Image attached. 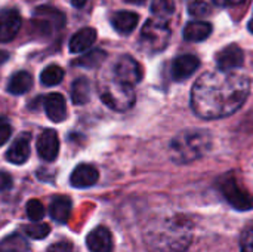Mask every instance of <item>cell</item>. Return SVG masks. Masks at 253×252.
<instances>
[{"label": "cell", "instance_id": "4316f807", "mask_svg": "<svg viewBox=\"0 0 253 252\" xmlns=\"http://www.w3.org/2000/svg\"><path fill=\"white\" fill-rule=\"evenodd\" d=\"M24 233L31 238L42 241L50 233V227L47 224H33V226H24Z\"/></svg>", "mask_w": 253, "mask_h": 252}, {"label": "cell", "instance_id": "f1b7e54d", "mask_svg": "<svg viewBox=\"0 0 253 252\" xmlns=\"http://www.w3.org/2000/svg\"><path fill=\"white\" fill-rule=\"evenodd\" d=\"M188 13L193 18H205L211 13V6L203 0H194L188 4Z\"/></svg>", "mask_w": 253, "mask_h": 252}, {"label": "cell", "instance_id": "8d00e7d4", "mask_svg": "<svg viewBox=\"0 0 253 252\" xmlns=\"http://www.w3.org/2000/svg\"><path fill=\"white\" fill-rule=\"evenodd\" d=\"M127 3H132V4H142L145 3V0H126Z\"/></svg>", "mask_w": 253, "mask_h": 252}, {"label": "cell", "instance_id": "7c38bea8", "mask_svg": "<svg viewBox=\"0 0 253 252\" xmlns=\"http://www.w3.org/2000/svg\"><path fill=\"white\" fill-rule=\"evenodd\" d=\"M86 247L90 252H111L113 236L107 227H96L86 238Z\"/></svg>", "mask_w": 253, "mask_h": 252}, {"label": "cell", "instance_id": "7402d4cb", "mask_svg": "<svg viewBox=\"0 0 253 252\" xmlns=\"http://www.w3.org/2000/svg\"><path fill=\"white\" fill-rule=\"evenodd\" d=\"M224 193H225L227 199L231 202V205H237L240 209H248V208L252 206V203H251V201L248 199V196H245V195L240 193V189L236 186V183H234L233 180L228 181V183L224 186Z\"/></svg>", "mask_w": 253, "mask_h": 252}, {"label": "cell", "instance_id": "f546056e", "mask_svg": "<svg viewBox=\"0 0 253 252\" xmlns=\"http://www.w3.org/2000/svg\"><path fill=\"white\" fill-rule=\"evenodd\" d=\"M240 250H242V252H253V223L249 224L242 233Z\"/></svg>", "mask_w": 253, "mask_h": 252}, {"label": "cell", "instance_id": "9c48e42d", "mask_svg": "<svg viewBox=\"0 0 253 252\" xmlns=\"http://www.w3.org/2000/svg\"><path fill=\"white\" fill-rule=\"evenodd\" d=\"M199 67H200V59L196 55H191V53L179 55L172 62V68H170L172 79L176 82L187 80L197 71Z\"/></svg>", "mask_w": 253, "mask_h": 252}, {"label": "cell", "instance_id": "1f68e13d", "mask_svg": "<svg viewBox=\"0 0 253 252\" xmlns=\"http://www.w3.org/2000/svg\"><path fill=\"white\" fill-rule=\"evenodd\" d=\"M10 135H12V128H10V125H7V123L0 125V147H1L3 144L7 143V140L10 138Z\"/></svg>", "mask_w": 253, "mask_h": 252}, {"label": "cell", "instance_id": "e575fe53", "mask_svg": "<svg viewBox=\"0 0 253 252\" xmlns=\"http://www.w3.org/2000/svg\"><path fill=\"white\" fill-rule=\"evenodd\" d=\"M7 59H9V53L6 50H0V65L4 64Z\"/></svg>", "mask_w": 253, "mask_h": 252}, {"label": "cell", "instance_id": "3957f363", "mask_svg": "<svg viewBox=\"0 0 253 252\" xmlns=\"http://www.w3.org/2000/svg\"><path fill=\"white\" fill-rule=\"evenodd\" d=\"M213 144L212 134L206 129H185L176 134L169 144L170 159L178 165L193 163L206 156Z\"/></svg>", "mask_w": 253, "mask_h": 252}, {"label": "cell", "instance_id": "4dcf8cb0", "mask_svg": "<svg viewBox=\"0 0 253 252\" xmlns=\"http://www.w3.org/2000/svg\"><path fill=\"white\" fill-rule=\"evenodd\" d=\"M47 252H76L74 251V247L73 244H70L68 241H61V242H56L53 245L49 247Z\"/></svg>", "mask_w": 253, "mask_h": 252}, {"label": "cell", "instance_id": "2e32d148", "mask_svg": "<svg viewBox=\"0 0 253 252\" xmlns=\"http://www.w3.org/2000/svg\"><path fill=\"white\" fill-rule=\"evenodd\" d=\"M71 208H73V202L70 198L55 196L49 205V214H50L53 221L64 224L68 221V218L71 215Z\"/></svg>", "mask_w": 253, "mask_h": 252}, {"label": "cell", "instance_id": "d6986e66", "mask_svg": "<svg viewBox=\"0 0 253 252\" xmlns=\"http://www.w3.org/2000/svg\"><path fill=\"white\" fill-rule=\"evenodd\" d=\"M138 21L139 16L135 12H129V10H122L111 16V24L114 30L120 34H130L138 25Z\"/></svg>", "mask_w": 253, "mask_h": 252}, {"label": "cell", "instance_id": "d6a6232c", "mask_svg": "<svg viewBox=\"0 0 253 252\" xmlns=\"http://www.w3.org/2000/svg\"><path fill=\"white\" fill-rule=\"evenodd\" d=\"M12 177L6 172H0V192H6L12 187Z\"/></svg>", "mask_w": 253, "mask_h": 252}, {"label": "cell", "instance_id": "ffe728a7", "mask_svg": "<svg viewBox=\"0 0 253 252\" xmlns=\"http://www.w3.org/2000/svg\"><path fill=\"white\" fill-rule=\"evenodd\" d=\"M33 88V76L28 71H18L15 73L7 83V92L12 95H22L27 94Z\"/></svg>", "mask_w": 253, "mask_h": 252}, {"label": "cell", "instance_id": "4fadbf2b", "mask_svg": "<svg viewBox=\"0 0 253 252\" xmlns=\"http://www.w3.org/2000/svg\"><path fill=\"white\" fill-rule=\"evenodd\" d=\"M31 153V147H30V135H21L18 137L13 144L7 149L6 151V160L13 163V165H22L28 160Z\"/></svg>", "mask_w": 253, "mask_h": 252}, {"label": "cell", "instance_id": "ba28073f", "mask_svg": "<svg viewBox=\"0 0 253 252\" xmlns=\"http://www.w3.org/2000/svg\"><path fill=\"white\" fill-rule=\"evenodd\" d=\"M245 62V53L237 45H228L216 53V64L219 71L231 73L237 70Z\"/></svg>", "mask_w": 253, "mask_h": 252}, {"label": "cell", "instance_id": "277c9868", "mask_svg": "<svg viewBox=\"0 0 253 252\" xmlns=\"http://www.w3.org/2000/svg\"><path fill=\"white\" fill-rule=\"evenodd\" d=\"M101 101L114 111H126L135 104L133 88L116 79L108 80L99 88Z\"/></svg>", "mask_w": 253, "mask_h": 252}, {"label": "cell", "instance_id": "30bf717a", "mask_svg": "<svg viewBox=\"0 0 253 252\" xmlns=\"http://www.w3.org/2000/svg\"><path fill=\"white\" fill-rule=\"evenodd\" d=\"M37 153L46 162H53L59 153V138L56 131L46 129L37 140Z\"/></svg>", "mask_w": 253, "mask_h": 252}, {"label": "cell", "instance_id": "cb8c5ba5", "mask_svg": "<svg viewBox=\"0 0 253 252\" xmlns=\"http://www.w3.org/2000/svg\"><path fill=\"white\" fill-rule=\"evenodd\" d=\"M30 245L21 235H10L0 241V252H28Z\"/></svg>", "mask_w": 253, "mask_h": 252}, {"label": "cell", "instance_id": "603a6c76", "mask_svg": "<svg viewBox=\"0 0 253 252\" xmlns=\"http://www.w3.org/2000/svg\"><path fill=\"white\" fill-rule=\"evenodd\" d=\"M107 58V53L101 49H95L90 50L84 55H82L80 58L73 61V65L76 67H84V68H95L98 65H101L104 62V59Z\"/></svg>", "mask_w": 253, "mask_h": 252}, {"label": "cell", "instance_id": "5bb4252c", "mask_svg": "<svg viewBox=\"0 0 253 252\" xmlns=\"http://www.w3.org/2000/svg\"><path fill=\"white\" fill-rule=\"evenodd\" d=\"M21 16L16 10H4L0 13V42L12 40L21 28Z\"/></svg>", "mask_w": 253, "mask_h": 252}, {"label": "cell", "instance_id": "8fae6325", "mask_svg": "<svg viewBox=\"0 0 253 252\" xmlns=\"http://www.w3.org/2000/svg\"><path fill=\"white\" fill-rule=\"evenodd\" d=\"M99 172L93 165L89 163H82L77 165L70 177V183L76 189H87L92 187L98 183Z\"/></svg>", "mask_w": 253, "mask_h": 252}, {"label": "cell", "instance_id": "8992f818", "mask_svg": "<svg viewBox=\"0 0 253 252\" xmlns=\"http://www.w3.org/2000/svg\"><path fill=\"white\" fill-rule=\"evenodd\" d=\"M65 22V16L62 12L50 7V6H40L33 15V24L37 27L39 31L49 34L53 30H59Z\"/></svg>", "mask_w": 253, "mask_h": 252}, {"label": "cell", "instance_id": "484cf974", "mask_svg": "<svg viewBox=\"0 0 253 252\" xmlns=\"http://www.w3.org/2000/svg\"><path fill=\"white\" fill-rule=\"evenodd\" d=\"M151 12L159 18L166 21L175 12V0H153Z\"/></svg>", "mask_w": 253, "mask_h": 252}, {"label": "cell", "instance_id": "5b68a950", "mask_svg": "<svg viewBox=\"0 0 253 252\" xmlns=\"http://www.w3.org/2000/svg\"><path fill=\"white\" fill-rule=\"evenodd\" d=\"M172 31L163 19H148L141 31V48L148 53H159L169 45Z\"/></svg>", "mask_w": 253, "mask_h": 252}, {"label": "cell", "instance_id": "7a4b0ae2", "mask_svg": "<svg viewBox=\"0 0 253 252\" xmlns=\"http://www.w3.org/2000/svg\"><path fill=\"white\" fill-rule=\"evenodd\" d=\"M193 227L182 215L160 218L150 224L144 242L150 252H184L191 245Z\"/></svg>", "mask_w": 253, "mask_h": 252}, {"label": "cell", "instance_id": "74e56055", "mask_svg": "<svg viewBox=\"0 0 253 252\" xmlns=\"http://www.w3.org/2000/svg\"><path fill=\"white\" fill-rule=\"evenodd\" d=\"M249 30H251V33H253V15L252 18H251V21H249Z\"/></svg>", "mask_w": 253, "mask_h": 252}, {"label": "cell", "instance_id": "ac0fdd59", "mask_svg": "<svg viewBox=\"0 0 253 252\" xmlns=\"http://www.w3.org/2000/svg\"><path fill=\"white\" fill-rule=\"evenodd\" d=\"M212 34V24L208 21H190L184 27V39L187 42H202Z\"/></svg>", "mask_w": 253, "mask_h": 252}, {"label": "cell", "instance_id": "52a82bcc", "mask_svg": "<svg viewBox=\"0 0 253 252\" xmlns=\"http://www.w3.org/2000/svg\"><path fill=\"white\" fill-rule=\"evenodd\" d=\"M114 76H116V80L125 85L133 86L142 80V68L136 59H133L129 55H123L116 62Z\"/></svg>", "mask_w": 253, "mask_h": 252}, {"label": "cell", "instance_id": "83f0119b", "mask_svg": "<svg viewBox=\"0 0 253 252\" xmlns=\"http://www.w3.org/2000/svg\"><path fill=\"white\" fill-rule=\"evenodd\" d=\"M27 215L34 223L40 221L44 217V206H43V203L40 201H37V199L28 201V203H27Z\"/></svg>", "mask_w": 253, "mask_h": 252}, {"label": "cell", "instance_id": "d4e9b609", "mask_svg": "<svg viewBox=\"0 0 253 252\" xmlns=\"http://www.w3.org/2000/svg\"><path fill=\"white\" fill-rule=\"evenodd\" d=\"M62 79H64V70L55 64L46 67L40 74V80L44 86H56L62 82Z\"/></svg>", "mask_w": 253, "mask_h": 252}, {"label": "cell", "instance_id": "9a60e30c", "mask_svg": "<svg viewBox=\"0 0 253 252\" xmlns=\"http://www.w3.org/2000/svg\"><path fill=\"white\" fill-rule=\"evenodd\" d=\"M44 111L46 116L55 122H64L67 119V102L61 94H49L44 98Z\"/></svg>", "mask_w": 253, "mask_h": 252}, {"label": "cell", "instance_id": "836d02e7", "mask_svg": "<svg viewBox=\"0 0 253 252\" xmlns=\"http://www.w3.org/2000/svg\"><path fill=\"white\" fill-rule=\"evenodd\" d=\"M243 0H213V3L219 7H228V6H234L242 3Z\"/></svg>", "mask_w": 253, "mask_h": 252}, {"label": "cell", "instance_id": "6da1fadb", "mask_svg": "<svg viewBox=\"0 0 253 252\" xmlns=\"http://www.w3.org/2000/svg\"><path fill=\"white\" fill-rule=\"evenodd\" d=\"M251 94L246 76L209 71L199 77L191 91V108L202 119H222L239 111Z\"/></svg>", "mask_w": 253, "mask_h": 252}, {"label": "cell", "instance_id": "e0dca14e", "mask_svg": "<svg viewBox=\"0 0 253 252\" xmlns=\"http://www.w3.org/2000/svg\"><path fill=\"white\" fill-rule=\"evenodd\" d=\"M96 40V30L92 27H86L79 30L70 40V52L80 53L89 49Z\"/></svg>", "mask_w": 253, "mask_h": 252}, {"label": "cell", "instance_id": "44dd1931", "mask_svg": "<svg viewBox=\"0 0 253 252\" xmlns=\"http://www.w3.org/2000/svg\"><path fill=\"white\" fill-rule=\"evenodd\" d=\"M90 100V82L86 77H79L71 85V101L76 105L86 104Z\"/></svg>", "mask_w": 253, "mask_h": 252}, {"label": "cell", "instance_id": "d590c367", "mask_svg": "<svg viewBox=\"0 0 253 252\" xmlns=\"http://www.w3.org/2000/svg\"><path fill=\"white\" fill-rule=\"evenodd\" d=\"M86 1L87 0H71V3H73L74 7H83L86 4Z\"/></svg>", "mask_w": 253, "mask_h": 252}]
</instances>
